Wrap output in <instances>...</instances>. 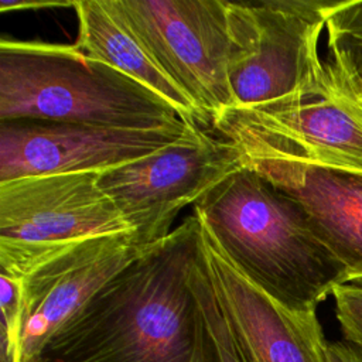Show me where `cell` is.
<instances>
[{"instance_id": "obj_1", "label": "cell", "mask_w": 362, "mask_h": 362, "mask_svg": "<svg viewBox=\"0 0 362 362\" xmlns=\"http://www.w3.org/2000/svg\"><path fill=\"white\" fill-rule=\"evenodd\" d=\"M194 214L112 277L35 362H189L202 318L189 286Z\"/></svg>"}, {"instance_id": "obj_2", "label": "cell", "mask_w": 362, "mask_h": 362, "mask_svg": "<svg viewBox=\"0 0 362 362\" xmlns=\"http://www.w3.org/2000/svg\"><path fill=\"white\" fill-rule=\"evenodd\" d=\"M229 260L257 287L294 311H317L345 266L318 238L303 206L245 165L195 204Z\"/></svg>"}, {"instance_id": "obj_3", "label": "cell", "mask_w": 362, "mask_h": 362, "mask_svg": "<svg viewBox=\"0 0 362 362\" xmlns=\"http://www.w3.org/2000/svg\"><path fill=\"white\" fill-rule=\"evenodd\" d=\"M16 120L120 129L185 126L161 96L75 44L3 37L0 122Z\"/></svg>"}, {"instance_id": "obj_4", "label": "cell", "mask_w": 362, "mask_h": 362, "mask_svg": "<svg viewBox=\"0 0 362 362\" xmlns=\"http://www.w3.org/2000/svg\"><path fill=\"white\" fill-rule=\"evenodd\" d=\"M339 1H229L228 72L235 107L308 99L331 89L318 38Z\"/></svg>"}, {"instance_id": "obj_5", "label": "cell", "mask_w": 362, "mask_h": 362, "mask_svg": "<svg viewBox=\"0 0 362 362\" xmlns=\"http://www.w3.org/2000/svg\"><path fill=\"white\" fill-rule=\"evenodd\" d=\"M133 233L99 185V173L24 177L0 182V274L21 279L66 249Z\"/></svg>"}, {"instance_id": "obj_6", "label": "cell", "mask_w": 362, "mask_h": 362, "mask_svg": "<svg viewBox=\"0 0 362 362\" xmlns=\"http://www.w3.org/2000/svg\"><path fill=\"white\" fill-rule=\"evenodd\" d=\"M209 124L235 107L228 0H105Z\"/></svg>"}, {"instance_id": "obj_7", "label": "cell", "mask_w": 362, "mask_h": 362, "mask_svg": "<svg viewBox=\"0 0 362 362\" xmlns=\"http://www.w3.org/2000/svg\"><path fill=\"white\" fill-rule=\"evenodd\" d=\"M245 165V154L233 141L212 137L198 126L160 151L99 173V185L130 225L136 242L147 247L173 232L181 209Z\"/></svg>"}, {"instance_id": "obj_8", "label": "cell", "mask_w": 362, "mask_h": 362, "mask_svg": "<svg viewBox=\"0 0 362 362\" xmlns=\"http://www.w3.org/2000/svg\"><path fill=\"white\" fill-rule=\"evenodd\" d=\"M212 126L245 157H284L362 171V103L334 82L321 96L226 109Z\"/></svg>"}, {"instance_id": "obj_9", "label": "cell", "mask_w": 362, "mask_h": 362, "mask_svg": "<svg viewBox=\"0 0 362 362\" xmlns=\"http://www.w3.org/2000/svg\"><path fill=\"white\" fill-rule=\"evenodd\" d=\"M120 129L37 120L0 122V182L68 173H105L181 140L191 129Z\"/></svg>"}, {"instance_id": "obj_10", "label": "cell", "mask_w": 362, "mask_h": 362, "mask_svg": "<svg viewBox=\"0 0 362 362\" xmlns=\"http://www.w3.org/2000/svg\"><path fill=\"white\" fill-rule=\"evenodd\" d=\"M198 249L242 362H329L317 311L273 300L229 260L201 219Z\"/></svg>"}, {"instance_id": "obj_11", "label": "cell", "mask_w": 362, "mask_h": 362, "mask_svg": "<svg viewBox=\"0 0 362 362\" xmlns=\"http://www.w3.org/2000/svg\"><path fill=\"white\" fill-rule=\"evenodd\" d=\"M148 247L140 246L133 233L96 236L21 277L24 331L20 362H35L52 335Z\"/></svg>"}, {"instance_id": "obj_12", "label": "cell", "mask_w": 362, "mask_h": 362, "mask_svg": "<svg viewBox=\"0 0 362 362\" xmlns=\"http://www.w3.org/2000/svg\"><path fill=\"white\" fill-rule=\"evenodd\" d=\"M305 211L313 229L345 266L348 281L362 280V171L284 157H245Z\"/></svg>"}, {"instance_id": "obj_13", "label": "cell", "mask_w": 362, "mask_h": 362, "mask_svg": "<svg viewBox=\"0 0 362 362\" xmlns=\"http://www.w3.org/2000/svg\"><path fill=\"white\" fill-rule=\"evenodd\" d=\"M75 47L143 83L167 100L188 126L209 124L189 96L157 65L141 42L107 8L105 0H78Z\"/></svg>"}, {"instance_id": "obj_14", "label": "cell", "mask_w": 362, "mask_h": 362, "mask_svg": "<svg viewBox=\"0 0 362 362\" xmlns=\"http://www.w3.org/2000/svg\"><path fill=\"white\" fill-rule=\"evenodd\" d=\"M327 71L332 82L362 103V0H341L327 17Z\"/></svg>"}, {"instance_id": "obj_15", "label": "cell", "mask_w": 362, "mask_h": 362, "mask_svg": "<svg viewBox=\"0 0 362 362\" xmlns=\"http://www.w3.org/2000/svg\"><path fill=\"white\" fill-rule=\"evenodd\" d=\"M189 286L202 317L209 355L215 362H242L229 325L216 301L209 277L199 256V249H197V256L191 267Z\"/></svg>"}, {"instance_id": "obj_16", "label": "cell", "mask_w": 362, "mask_h": 362, "mask_svg": "<svg viewBox=\"0 0 362 362\" xmlns=\"http://www.w3.org/2000/svg\"><path fill=\"white\" fill-rule=\"evenodd\" d=\"M0 335L7 339L14 362H20L24 331L21 279L0 274Z\"/></svg>"}, {"instance_id": "obj_17", "label": "cell", "mask_w": 362, "mask_h": 362, "mask_svg": "<svg viewBox=\"0 0 362 362\" xmlns=\"http://www.w3.org/2000/svg\"><path fill=\"white\" fill-rule=\"evenodd\" d=\"M331 296L345 342L362 349V280L341 283Z\"/></svg>"}, {"instance_id": "obj_18", "label": "cell", "mask_w": 362, "mask_h": 362, "mask_svg": "<svg viewBox=\"0 0 362 362\" xmlns=\"http://www.w3.org/2000/svg\"><path fill=\"white\" fill-rule=\"evenodd\" d=\"M329 362H362V349L345 341L328 342Z\"/></svg>"}, {"instance_id": "obj_19", "label": "cell", "mask_w": 362, "mask_h": 362, "mask_svg": "<svg viewBox=\"0 0 362 362\" xmlns=\"http://www.w3.org/2000/svg\"><path fill=\"white\" fill-rule=\"evenodd\" d=\"M75 1H10L3 0L0 4V11H17L25 8H41V7H74Z\"/></svg>"}, {"instance_id": "obj_20", "label": "cell", "mask_w": 362, "mask_h": 362, "mask_svg": "<svg viewBox=\"0 0 362 362\" xmlns=\"http://www.w3.org/2000/svg\"><path fill=\"white\" fill-rule=\"evenodd\" d=\"M0 362H14V356L8 348V342L0 335Z\"/></svg>"}]
</instances>
